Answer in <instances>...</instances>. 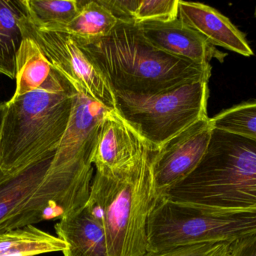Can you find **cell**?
<instances>
[{
  "mask_svg": "<svg viewBox=\"0 0 256 256\" xmlns=\"http://www.w3.org/2000/svg\"><path fill=\"white\" fill-rule=\"evenodd\" d=\"M108 108L75 93L68 126L40 187L10 219L13 228L62 219L84 208L94 177L92 158Z\"/></svg>",
  "mask_w": 256,
  "mask_h": 256,
  "instance_id": "obj_1",
  "label": "cell"
},
{
  "mask_svg": "<svg viewBox=\"0 0 256 256\" xmlns=\"http://www.w3.org/2000/svg\"><path fill=\"white\" fill-rule=\"evenodd\" d=\"M74 38L114 93L156 94L196 81H209L212 75L210 65L173 57L152 46L137 24L118 21L104 37Z\"/></svg>",
  "mask_w": 256,
  "mask_h": 256,
  "instance_id": "obj_2",
  "label": "cell"
},
{
  "mask_svg": "<svg viewBox=\"0 0 256 256\" xmlns=\"http://www.w3.org/2000/svg\"><path fill=\"white\" fill-rule=\"evenodd\" d=\"M75 93L54 69L42 87L14 94L6 102L0 135L3 174L18 172L55 154L70 121Z\"/></svg>",
  "mask_w": 256,
  "mask_h": 256,
  "instance_id": "obj_3",
  "label": "cell"
},
{
  "mask_svg": "<svg viewBox=\"0 0 256 256\" xmlns=\"http://www.w3.org/2000/svg\"><path fill=\"white\" fill-rule=\"evenodd\" d=\"M164 198L214 215L256 213V141L213 129L195 170Z\"/></svg>",
  "mask_w": 256,
  "mask_h": 256,
  "instance_id": "obj_4",
  "label": "cell"
},
{
  "mask_svg": "<svg viewBox=\"0 0 256 256\" xmlns=\"http://www.w3.org/2000/svg\"><path fill=\"white\" fill-rule=\"evenodd\" d=\"M152 158L148 147L118 171H96L85 207L104 228L109 256L148 252V222L159 201Z\"/></svg>",
  "mask_w": 256,
  "mask_h": 256,
  "instance_id": "obj_5",
  "label": "cell"
},
{
  "mask_svg": "<svg viewBox=\"0 0 256 256\" xmlns=\"http://www.w3.org/2000/svg\"><path fill=\"white\" fill-rule=\"evenodd\" d=\"M209 95L208 81L156 94L115 93L117 111L153 152L194 123L208 117Z\"/></svg>",
  "mask_w": 256,
  "mask_h": 256,
  "instance_id": "obj_6",
  "label": "cell"
},
{
  "mask_svg": "<svg viewBox=\"0 0 256 256\" xmlns=\"http://www.w3.org/2000/svg\"><path fill=\"white\" fill-rule=\"evenodd\" d=\"M256 233V213L214 215L162 198L148 222V252L231 242Z\"/></svg>",
  "mask_w": 256,
  "mask_h": 256,
  "instance_id": "obj_7",
  "label": "cell"
},
{
  "mask_svg": "<svg viewBox=\"0 0 256 256\" xmlns=\"http://www.w3.org/2000/svg\"><path fill=\"white\" fill-rule=\"evenodd\" d=\"M18 24L24 39L34 41L52 67L67 80L76 93L98 102L108 110L117 111L112 87L73 36L37 28L28 19L27 11Z\"/></svg>",
  "mask_w": 256,
  "mask_h": 256,
  "instance_id": "obj_8",
  "label": "cell"
},
{
  "mask_svg": "<svg viewBox=\"0 0 256 256\" xmlns=\"http://www.w3.org/2000/svg\"><path fill=\"white\" fill-rule=\"evenodd\" d=\"M213 129L209 117L202 119L153 152L154 178L159 200L196 168L207 151Z\"/></svg>",
  "mask_w": 256,
  "mask_h": 256,
  "instance_id": "obj_9",
  "label": "cell"
},
{
  "mask_svg": "<svg viewBox=\"0 0 256 256\" xmlns=\"http://www.w3.org/2000/svg\"><path fill=\"white\" fill-rule=\"evenodd\" d=\"M148 147L146 140L118 111H108L96 141L92 163L96 171L114 172L130 163Z\"/></svg>",
  "mask_w": 256,
  "mask_h": 256,
  "instance_id": "obj_10",
  "label": "cell"
},
{
  "mask_svg": "<svg viewBox=\"0 0 256 256\" xmlns=\"http://www.w3.org/2000/svg\"><path fill=\"white\" fill-rule=\"evenodd\" d=\"M137 25L152 46L173 57L198 64L210 65L213 59L222 63L227 56L178 18L168 22L148 21Z\"/></svg>",
  "mask_w": 256,
  "mask_h": 256,
  "instance_id": "obj_11",
  "label": "cell"
},
{
  "mask_svg": "<svg viewBox=\"0 0 256 256\" xmlns=\"http://www.w3.org/2000/svg\"><path fill=\"white\" fill-rule=\"evenodd\" d=\"M178 19L213 46L221 47L244 57L254 55L244 34L227 17L210 6L179 0Z\"/></svg>",
  "mask_w": 256,
  "mask_h": 256,
  "instance_id": "obj_12",
  "label": "cell"
},
{
  "mask_svg": "<svg viewBox=\"0 0 256 256\" xmlns=\"http://www.w3.org/2000/svg\"><path fill=\"white\" fill-rule=\"evenodd\" d=\"M54 228L67 246L64 256H109L104 228L86 207L63 216Z\"/></svg>",
  "mask_w": 256,
  "mask_h": 256,
  "instance_id": "obj_13",
  "label": "cell"
},
{
  "mask_svg": "<svg viewBox=\"0 0 256 256\" xmlns=\"http://www.w3.org/2000/svg\"><path fill=\"white\" fill-rule=\"evenodd\" d=\"M54 155L10 175L0 171V227L36 193L46 178Z\"/></svg>",
  "mask_w": 256,
  "mask_h": 256,
  "instance_id": "obj_14",
  "label": "cell"
},
{
  "mask_svg": "<svg viewBox=\"0 0 256 256\" xmlns=\"http://www.w3.org/2000/svg\"><path fill=\"white\" fill-rule=\"evenodd\" d=\"M24 0H0V73L16 78V58L24 40L18 21L26 12Z\"/></svg>",
  "mask_w": 256,
  "mask_h": 256,
  "instance_id": "obj_15",
  "label": "cell"
},
{
  "mask_svg": "<svg viewBox=\"0 0 256 256\" xmlns=\"http://www.w3.org/2000/svg\"><path fill=\"white\" fill-rule=\"evenodd\" d=\"M66 247L60 237L34 225L0 233V256H36L63 252Z\"/></svg>",
  "mask_w": 256,
  "mask_h": 256,
  "instance_id": "obj_16",
  "label": "cell"
},
{
  "mask_svg": "<svg viewBox=\"0 0 256 256\" xmlns=\"http://www.w3.org/2000/svg\"><path fill=\"white\" fill-rule=\"evenodd\" d=\"M117 21L129 24L168 22L178 18L179 0H99Z\"/></svg>",
  "mask_w": 256,
  "mask_h": 256,
  "instance_id": "obj_17",
  "label": "cell"
},
{
  "mask_svg": "<svg viewBox=\"0 0 256 256\" xmlns=\"http://www.w3.org/2000/svg\"><path fill=\"white\" fill-rule=\"evenodd\" d=\"M54 70L34 41L25 38L16 58L14 94H22L42 87Z\"/></svg>",
  "mask_w": 256,
  "mask_h": 256,
  "instance_id": "obj_18",
  "label": "cell"
},
{
  "mask_svg": "<svg viewBox=\"0 0 256 256\" xmlns=\"http://www.w3.org/2000/svg\"><path fill=\"white\" fill-rule=\"evenodd\" d=\"M117 24L116 18L98 0L80 1V10L76 18L56 31L78 39H99L109 35Z\"/></svg>",
  "mask_w": 256,
  "mask_h": 256,
  "instance_id": "obj_19",
  "label": "cell"
},
{
  "mask_svg": "<svg viewBox=\"0 0 256 256\" xmlns=\"http://www.w3.org/2000/svg\"><path fill=\"white\" fill-rule=\"evenodd\" d=\"M30 21L40 30L56 31L72 22L80 10L78 0H24Z\"/></svg>",
  "mask_w": 256,
  "mask_h": 256,
  "instance_id": "obj_20",
  "label": "cell"
},
{
  "mask_svg": "<svg viewBox=\"0 0 256 256\" xmlns=\"http://www.w3.org/2000/svg\"><path fill=\"white\" fill-rule=\"evenodd\" d=\"M210 120L214 129L256 141V99L224 110Z\"/></svg>",
  "mask_w": 256,
  "mask_h": 256,
  "instance_id": "obj_21",
  "label": "cell"
},
{
  "mask_svg": "<svg viewBox=\"0 0 256 256\" xmlns=\"http://www.w3.org/2000/svg\"><path fill=\"white\" fill-rule=\"evenodd\" d=\"M230 242L202 243L159 252H148L143 256H230Z\"/></svg>",
  "mask_w": 256,
  "mask_h": 256,
  "instance_id": "obj_22",
  "label": "cell"
},
{
  "mask_svg": "<svg viewBox=\"0 0 256 256\" xmlns=\"http://www.w3.org/2000/svg\"><path fill=\"white\" fill-rule=\"evenodd\" d=\"M230 256H256V233L231 242Z\"/></svg>",
  "mask_w": 256,
  "mask_h": 256,
  "instance_id": "obj_23",
  "label": "cell"
},
{
  "mask_svg": "<svg viewBox=\"0 0 256 256\" xmlns=\"http://www.w3.org/2000/svg\"><path fill=\"white\" fill-rule=\"evenodd\" d=\"M6 102H0V135H1L2 126L6 111Z\"/></svg>",
  "mask_w": 256,
  "mask_h": 256,
  "instance_id": "obj_24",
  "label": "cell"
},
{
  "mask_svg": "<svg viewBox=\"0 0 256 256\" xmlns=\"http://www.w3.org/2000/svg\"><path fill=\"white\" fill-rule=\"evenodd\" d=\"M254 15H255V17L256 18V8H255V12H254Z\"/></svg>",
  "mask_w": 256,
  "mask_h": 256,
  "instance_id": "obj_25",
  "label": "cell"
}]
</instances>
